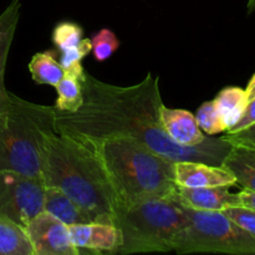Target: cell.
I'll return each instance as SVG.
<instances>
[{"label":"cell","instance_id":"cell-1","mask_svg":"<svg viewBox=\"0 0 255 255\" xmlns=\"http://www.w3.org/2000/svg\"><path fill=\"white\" fill-rule=\"evenodd\" d=\"M84 102L75 112L55 109L60 134L87 147L112 136H131L172 162L197 161L222 166L233 143L224 137L208 136L203 143L182 147L172 142L159 122L163 105L159 79L151 72L132 86H116L85 72Z\"/></svg>","mask_w":255,"mask_h":255},{"label":"cell","instance_id":"cell-2","mask_svg":"<svg viewBox=\"0 0 255 255\" xmlns=\"http://www.w3.org/2000/svg\"><path fill=\"white\" fill-rule=\"evenodd\" d=\"M90 148L109 178L116 198V212L148 199L177 198L174 162L152 151L139 139L112 136Z\"/></svg>","mask_w":255,"mask_h":255},{"label":"cell","instance_id":"cell-3","mask_svg":"<svg viewBox=\"0 0 255 255\" xmlns=\"http://www.w3.org/2000/svg\"><path fill=\"white\" fill-rule=\"evenodd\" d=\"M45 186L62 189L94 222L114 224L116 198L95 152L86 144L55 133L42 149Z\"/></svg>","mask_w":255,"mask_h":255},{"label":"cell","instance_id":"cell-4","mask_svg":"<svg viewBox=\"0 0 255 255\" xmlns=\"http://www.w3.org/2000/svg\"><path fill=\"white\" fill-rule=\"evenodd\" d=\"M55 133H59L55 107L32 104L10 92L9 106L0 119V171L42 179L44 143Z\"/></svg>","mask_w":255,"mask_h":255},{"label":"cell","instance_id":"cell-5","mask_svg":"<svg viewBox=\"0 0 255 255\" xmlns=\"http://www.w3.org/2000/svg\"><path fill=\"white\" fill-rule=\"evenodd\" d=\"M187 223L184 207L177 198L148 199L119 209L114 217L121 233L116 254L173 251Z\"/></svg>","mask_w":255,"mask_h":255},{"label":"cell","instance_id":"cell-6","mask_svg":"<svg viewBox=\"0 0 255 255\" xmlns=\"http://www.w3.org/2000/svg\"><path fill=\"white\" fill-rule=\"evenodd\" d=\"M188 223L174 246L178 254L226 253L255 255V238L221 211L184 207Z\"/></svg>","mask_w":255,"mask_h":255},{"label":"cell","instance_id":"cell-7","mask_svg":"<svg viewBox=\"0 0 255 255\" xmlns=\"http://www.w3.org/2000/svg\"><path fill=\"white\" fill-rule=\"evenodd\" d=\"M45 183L39 177L16 171H0V216L25 228L44 211Z\"/></svg>","mask_w":255,"mask_h":255},{"label":"cell","instance_id":"cell-8","mask_svg":"<svg viewBox=\"0 0 255 255\" xmlns=\"http://www.w3.org/2000/svg\"><path fill=\"white\" fill-rule=\"evenodd\" d=\"M34 255H79L70 237L69 226L42 211L25 227Z\"/></svg>","mask_w":255,"mask_h":255},{"label":"cell","instance_id":"cell-9","mask_svg":"<svg viewBox=\"0 0 255 255\" xmlns=\"http://www.w3.org/2000/svg\"><path fill=\"white\" fill-rule=\"evenodd\" d=\"M70 237L76 247L82 251L97 254H116L121 246V233L115 224L104 222H87V223L69 226Z\"/></svg>","mask_w":255,"mask_h":255},{"label":"cell","instance_id":"cell-10","mask_svg":"<svg viewBox=\"0 0 255 255\" xmlns=\"http://www.w3.org/2000/svg\"><path fill=\"white\" fill-rule=\"evenodd\" d=\"M174 182L177 187H218L237 186L236 177L224 166H214L206 162H174Z\"/></svg>","mask_w":255,"mask_h":255},{"label":"cell","instance_id":"cell-11","mask_svg":"<svg viewBox=\"0 0 255 255\" xmlns=\"http://www.w3.org/2000/svg\"><path fill=\"white\" fill-rule=\"evenodd\" d=\"M159 122L169 139L178 146H198L208 137L204 136L196 116L187 110L168 109L162 105L159 109Z\"/></svg>","mask_w":255,"mask_h":255},{"label":"cell","instance_id":"cell-12","mask_svg":"<svg viewBox=\"0 0 255 255\" xmlns=\"http://www.w3.org/2000/svg\"><path fill=\"white\" fill-rule=\"evenodd\" d=\"M231 187H177V201L194 211H223L228 207L242 206L239 194L229 192Z\"/></svg>","mask_w":255,"mask_h":255},{"label":"cell","instance_id":"cell-13","mask_svg":"<svg viewBox=\"0 0 255 255\" xmlns=\"http://www.w3.org/2000/svg\"><path fill=\"white\" fill-rule=\"evenodd\" d=\"M20 0H12L0 14V119L9 106L10 91L5 87V70L20 17Z\"/></svg>","mask_w":255,"mask_h":255},{"label":"cell","instance_id":"cell-14","mask_svg":"<svg viewBox=\"0 0 255 255\" xmlns=\"http://www.w3.org/2000/svg\"><path fill=\"white\" fill-rule=\"evenodd\" d=\"M64 76L55 86L57 99L55 109L59 111L75 112L81 107L84 102L82 85L85 79V70L81 64H76L64 70Z\"/></svg>","mask_w":255,"mask_h":255},{"label":"cell","instance_id":"cell-15","mask_svg":"<svg viewBox=\"0 0 255 255\" xmlns=\"http://www.w3.org/2000/svg\"><path fill=\"white\" fill-rule=\"evenodd\" d=\"M44 211L56 217L66 226L94 222L91 217L77 206L62 189L54 186L45 187Z\"/></svg>","mask_w":255,"mask_h":255},{"label":"cell","instance_id":"cell-16","mask_svg":"<svg viewBox=\"0 0 255 255\" xmlns=\"http://www.w3.org/2000/svg\"><path fill=\"white\" fill-rule=\"evenodd\" d=\"M236 177L237 184L243 189L255 192V148L233 143L223 164Z\"/></svg>","mask_w":255,"mask_h":255},{"label":"cell","instance_id":"cell-17","mask_svg":"<svg viewBox=\"0 0 255 255\" xmlns=\"http://www.w3.org/2000/svg\"><path fill=\"white\" fill-rule=\"evenodd\" d=\"M221 114L226 131L233 128L243 116L248 105L246 90L237 86H229L222 90L213 100Z\"/></svg>","mask_w":255,"mask_h":255},{"label":"cell","instance_id":"cell-18","mask_svg":"<svg viewBox=\"0 0 255 255\" xmlns=\"http://www.w3.org/2000/svg\"><path fill=\"white\" fill-rule=\"evenodd\" d=\"M0 255H34L22 227L0 216Z\"/></svg>","mask_w":255,"mask_h":255},{"label":"cell","instance_id":"cell-19","mask_svg":"<svg viewBox=\"0 0 255 255\" xmlns=\"http://www.w3.org/2000/svg\"><path fill=\"white\" fill-rule=\"evenodd\" d=\"M27 66L35 82L54 87L59 84L65 72L60 61H57L55 57V52L51 50L36 52L31 57Z\"/></svg>","mask_w":255,"mask_h":255},{"label":"cell","instance_id":"cell-20","mask_svg":"<svg viewBox=\"0 0 255 255\" xmlns=\"http://www.w3.org/2000/svg\"><path fill=\"white\" fill-rule=\"evenodd\" d=\"M196 120L202 131L209 136H214L226 131V126L214 101L203 102L197 111Z\"/></svg>","mask_w":255,"mask_h":255},{"label":"cell","instance_id":"cell-21","mask_svg":"<svg viewBox=\"0 0 255 255\" xmlns=\"http://www.w3.org/2000/svg\"><path fill=\"white\" fill-rule=\"evenodd\" d=\"M84 30L79 24L72 21H62L55 26L52 31V42L59 51L74 47L84 39Z\"/></svg>","mask_w":255,"mask_h":255},{"label":"cell","instance_id":"cell-22","mask_svg":"<svg viewBox=\"0 0 255 255\" xmlns=\"http://www.w3.org/2000/svg\"><path fill=\"white\" fill-rule=\"evenodd\" d=\"M92 54L97 61H105L110 59L120 47V40L112 30L104 27L100 30L91 40Z\"/></svg>","mask_w":255,"mask_h":255},{"label":"cell","instance_id":"cell-23","mask_svg":"<svg viewBox=\"0 0 255 255\" xmlns=\"http://www.w3.org/2000/svg\"><path fill=\"white\" fill-rule=\"evenodd\" d=\"M224 214L242 229L255 238V211L244 206H233L223 209Z\"/></svg>","mask_w":255,"mask_h":255},{"label":"cell","instance_id":"cell-24","mask_svg":"<svg viewBox=\"0 0 255 255\" xmlns=\"http://www.w3.org/2000/svg\"><path fill=\"white\" fill-rule=\"evenodd\" d=\"M91 40L82 39L76 46L70 47V49L64 50V51H60L61 52V55H60V64H61L62 69H69L72 65L81 64L82 59L91 52Z\"/></svg>","mask_w":255,"mask_h":255},{"label":"cell","instance_id":"cell-25","mask_svg":"<svg viewBox=\"0 0 255 255\" xmlns=\"http://www.w3.org/2000/svg\"><path fill=\"white\" fill-rule=\"evenodd\" d=\"M223 137L232 143L246 144V146H251L255 148V124L248 128L234 132V133H227Z\"/></svg>","mask_w":255,"mask_h":255},{"label":"cell","instance_id":"cell-26","mask_svg":"<svg viewBox=\"0 0 255 255\" xmlns=\"http://www.w3.org/2000/svg\"><path fill=\"white\" fill-rule=\"evenodd\" d=\"M255 124V99L252 100V101L248 102L247 105V109L244 111L243 116L239 120L238 124L233 127L232 129L227 131V133H234V132H239L242 129H246L248 127L253 126Z\"/></svg>","mask_w":255,"mask_h":255},{"label":"cell","instance_id":"cell-27","mask_svg":"<svg viewBox=\"0 0 255 255\" xmlns=\"http://www.w3.org/2000/svg\"><path fill=\"white\" fill-rule=\"evenodd\" d=\"M239 199H241L242 206L248 207L255 211V192L248 191V189H243L242 192H239Z\"/></svg>","mask_w":255,"mask_h":255},{"label":"cell","instance_id":"cell-28","mask_svg":"<svg viewBox=\"0 0 255 255\" xmlns=\"http://www.w3.org/2000/svg\"><path fill=\"white\" fill-rule=\"evenodd\" d=\"M246 94L247 97H248V101H252V100L255 99V74L251 79V81H249L248 86H247Z\"/></svg>","mask_w":255,"mask_h":255},{"label":"cell","instance_id":"cell-29","mask_svg":"<svg viewBox=\"0 0 255 255\" xmlns=\"http://www.w3.org/2000/svg\"><path fill=\"white\" fill-rule=\"evenodd\" d=\"M248 14H252V12L255 11V0H248Z\"/></svg>","mask_w":255,"mask_h":255}]
</instances>
